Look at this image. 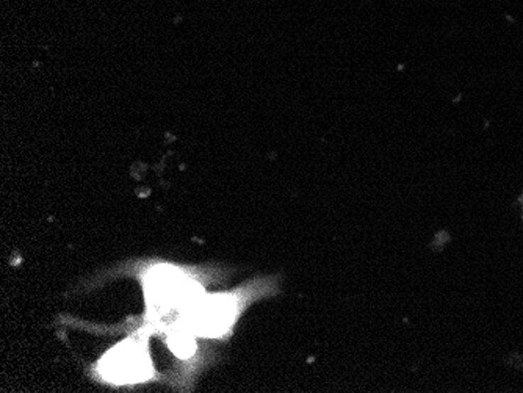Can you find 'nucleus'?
Segmentation results:
<instances>
[{
	"label": "nucleus",
	"instance_id": "f257e3e1",
	"mask_svg": "<svg viewBox=\"0 0 523 393\" xmlns=\"http://www.w3.org/2000/svg\"><path fill=\"white\" fill-rule=\"evenodd\" d=\"M262 282L251 285L245 293H224L204 297L187 314L189 329L202 337H221L229 331L243 309L245 302L254 293L268 292Z\"/></svg>",
	"mask_w": 523,
	"mask_h": 393
},
{
	"label": "nucleus",
	"instance_id": "f03ea898",
	"mask_svg": "<svg viewBox=\"0 0 523 393\" xmlns=\"http://www.w3.org/2000/svg\"><path fill=\"white\" fill-rule=\"evenodd\" d=\"M202 297L201 287L176 268L158 267L146 277V298L158 314L179 311L187 315Z\"/></svg>",
	"mask_w": 523,
	"mask_h": 393
},
{
	"label": "nucleus",
	"instance_id": "7ed1b4c3",
	"mask_svg": "<svg viewBox=\"0 0 523 393\" xmlns=\"http://www.w3.org/2000/svg\"><path fill=\"white\" fill-rule=\"evenodd\" d=\"M153 368L145 348L127 340L105 354L101 360V373L115 384H132L145 381Z\"/></svg>",
	"mask_w": 523,
	"mask_h": 393
},
{
	"label": "nucleus",
	"instance_id": "20e7f679",
	"mask_svg": "<svg viewBox=\"0 0 523 393\" xmlns=\"http://www.w3.org/2000/svg\"><path fill=\"white\" fill-rule=\"evenodd\" d=\"M192 329H177L170 336V348L179 358H189L196 350V343L189 334Z\"/></svg>",
	"mask_w": 523,
	"mask_h": 393
}]
</instances>
